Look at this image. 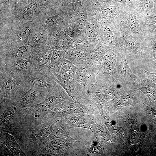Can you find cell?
<instances>
[{"instance_id": "obj_1", "label": "cell", "mask_w": 156, "mask_h": 156, "mask_svg": "<svg viewBox=\"0 0 156 156\" xmlns=\"http://www.w3.org/2000/svg\"><path fill=\"white\" fill-rule=\"evenodd\" d=\"M42 155H86L88 147L70 135L46 142Z\"/></svg>"}, {"instance_id": "obj_2", "label": "cell", "mask_w": 156, "mask_h": 156, "mask_svg": "<svg viewBox=\"0 0 156 156\" xmlns=\"http://www.w3.org/2000/svg\"><path fill=\"white\" fill-rule=\"evenodd\" d=\"M22 80L0 69L1 105L12 104L16 93L23 84Z\"/></svg>"}, {"instance_id": "obj_3", "label": "cell", "mask_w": 156, "mask_h": 156, "mask_svg": "<svg viewBox=\"0 0 156 156\" xmlns=\"http://www.w3.org/2000/svg\"><path fill=\"white\" fill-rule=\"evenodd\" d=\"M22 80L26 84L48 95L61 86L49 75L48 69L44 71L32 72Z\"/></svg>"}, {"instance_id": "obj_4", "label": "cell", "mask_w": 156, "mask_h": 156, "mask_svg": "<svg viewBox=\"0 0 156 156\" xmlns=\"http://www.w3.org/2000/svg\"><path fill=\"white\" fill-rule=\"evenodd\" d=\"M67 101L73 102L61 86L57 90L48 95L40 103L28 105L26 108L36 115L44 112L51 113L54 107L59 103Z\"/></svg>"}, {"instance_id": "obj_5", "label": "cell", "mask_w": 156, "mask_h": 156, "mask_svg": "<svg viewBox=\"0 0 156 156\" xmlns=\"http://www.w3.org/2000/svg\"><path fill=\"white\" fill-rule=\"evenodd\" d=\"M94 106L92 105H84L78 101H63L56 105L51 113L52 115L56 118L63 117L70 114L79 113L98 115V109Z\"/></svg>"}, {"instance_id": "obj_6", "label": "cell", "mask_w": 156, "mask_h": 156, "mask_svg": "<svg viewBox=\"0 0 156 156\" xmlns=\"http://www.w3.org/2000/svg\"><path fill=\"white\" fill-rule=\"evenodd\" d=\"M48 95L23 82L16 93L13 104L19 107L26 108L28 105L34 104L35 102L40 103Z\"/></svg>"}, {"instance_id": "obj_7", "label": "cell", "mask_w": 156, "mask_h": 156, "mask_svg": "<svg viewBox=\"0 0 156 156\" xmlns=\"http://www.w3.org/2000/svg\"><path fill=\"white\" fill-rule=\"evenodd\" d=\"M51 77L65 90L74 102L80 103L86 96L87 88L75 80L67 79L58 74L48 71Z\"/></svg>"}, {"instance_id": "obj_8", "label": "cell", "mask_w": 156, "mask_h": 156, "mask_svg": "<svg viewBox=\"0 0 156 156\" xmlns=\"http://www.w3.org/2000/svg\"><path fill=\"white\" fill-rule=\"evenodd\" d=\"M31 55L26 58L12 59L0 62V69L23 80L32 72Z\"/></svg>"}, {"instance_id": "obj_9", "label": "cell", "mask_w": 156, "mask_h": 156, "mask_svg": "<svg viewBox=\"0 0 156 156\" xmlns=\"http://www.w3.org/2000/svg\"><path fill=\"white\" fill-rule=\"evenodd\" d=\"M126 54L125 52L118 54L114 69L109 75L114 79L122 83L135 85L134 81L137 77L133 73L127 64Z\"/></svg>"}, {"instance_id": "obj_10", "label": "cell", "mask_w": 156, "mask_h": 156, "mask_svg": "<svg viewBox=\"0 0 156 156\" xmlns=\"http://www.w3.org/2000/svg\"><path fill=\"white\" fill-rule=\"evenodd\" d=\"M75 66V80L86 88H91L96 83V77L99 73L96 66L88 63Z\"/></svg>"}, {"instance_id": "obj_11", "label": "cell", "mask_w": 156, "mask_h": 156, "mask_svg": "<svg viewBox=\"0 0 156 156\" xmlns=\"http://www.w3.org/2000/svg\"><path fill=\"white\" fill-rule=\"evenodd\" d=\"M53 49L49 46L33 50L32 72L44 71L48 69L47 63L50 60Z\"/></svg>"}, {"instance_id": "obj_12", "label": "cell", "mask_w": 156, "mask_h": 156, "mask_svg": "<svg viewBox=\"0 0 156 156\" xmlns=\"http://www.w3.org/2000/svg\"><path fill=\"white\" fill-rule=\"evenodd\" d=\"M96 115L85 113L71 114L63 117L72 129L76 127L90 129Z\"/></svg>"}, {"instance_id": "obj_13", "label": "cell", "mask_w": 156, "mask_h": 156, "mask_svg": "<svg viewBox=\"0 0 156 156\" xmlns=\"http://www.w3.org/2000/svg\"><path fill=\"white\" fill-rule=\"evenodd\" d=\"M134 83L138 89L148 97L151 105L156 109V83L146 77L139 78L136 77Z\"/></svg>"}, {"instance_id": "obj_14", "label": "cell", "mask_w": 156, "mask_h": 156, "mask_svg": "<svg viewBox=\"0 0 156 156\" xmlns=\"http://www.w3.org/2000/svg\"><path fill=\"white\" fill-rule=\"evenodd\" d=\"M33 51L31 45L25 44L12 48L6 53L1 55L0 62L12 59L25 58L31 55Z\"/></svg>"}, {"instance_id": "obj_15", "label": "cell", "mask_w": 156, "mask_h": 156, "mask_svg": "<svg viewBox=\"0 0 156 156\" xmlns=\"http://www.w3.org/2000/svg\"><path fill=\"white\" fill-rule=\"evenodd\" d=\"M2 139L1 141V147L7 155L25 156L20 146L16 142L13 136L8 133H3Z\"/></svg>"}, {"instance_id": "obj_16", "label": "cell", "mask_w": 156, "mask_h": 156, "mask_svg": "<svg viewBox=\"0 0 156 156\" xmlns=\"http://www.w3.org/2000/svg\"><path fill=\"white\" fill-rule=\"evenodd\" d=\"M117 60L116 54L109 51L104 55L99 64L96 66L99 72L107 75H111L114 70Z\"/></svg>"}, {"instance_id": "obj_17", "label": "cell", "mask_w": 156, "mask_h": 156, "mask_svg": "<svg viewBox=\"0 0 156 156\" xmlns=\"http://www.w3.org/2000/svg\"><path fill=\"white\" fill-rule=\"evenodd\" d=\"M71 129L66 122L64 118L61 117L57 120L53 131L46 139L45 142L69 135V132Z\"/></svg>"}, {"instance_id": "obj_18", "label": "cell", "mask_w": 156, "mask_h": 156, "mask_svg": "<svg viewBox=\"0 0 156 156\" xmlns=\"http://www.w3.org/2000/svg\"><path fill=\"white\" fill-rule=\"evenodd\" d=\"M66 52L64 50L53 49V53L50 62L48 65L49 71L59 74L65 58Z\"/></svg>"}, {"instance_id": "obj_19", "label": "cell", "mask_w": 156, "mask_h": 156, "mask_svg": "<svg viewBox=\"0 0 156 156\" xmlns=\"http://www.w3.org/2000/svg\"><path fill=\"white\" fill-rule=\"evenodd\" d=\"M66 59L71 62L75 66L84 64L89 62L90 54L85 52L72 51H66Z\"/></svg>"}, {"instance_id": "obj_20", "label": "cell", "mask_w": 156, "mask_h": 156, "mask_svg": "<svg viewBox=\"0 0 156 156\" xmlns=\"http://www.w3.org/2000/svg\"><path fill=\"white\" fill-rule=\"evenodd\" d=\"M57 118H55L50 122L40 125L36 132L35 137L40 140L46 139L52 133Z\"/></svg>"}, {"instance_id": "obj_21", "label": "cell", "mask_w": 156, "mask_h": 156, "mask_svg": "<svg viewBox=\"0 0 156 156\" xmlns=\"http://www.w3.org/2000/svg\"><path fill=\"white\" fill-rule=\"evenodd\" d=\"M75 66L65 59L58 74L67 79L75 80Z\"/></svg>"}, {"instance_id": "obj_22", "label": "cell", "mask_w": 156, "mask_h": 156, "mask_svg": "<svg viewBox=\"0 0 156 156\" xmlns=\"http://www.w3.org/2000/svg\"><path fill=\"white\" fill-rule=\"evenodd\" d=\"M110 51L104 46H99L90 54V60L88 63L93 65L101 62L105 54Z\"/></svg>"}, {"instance_id": "obj_23", "label": "cell", "mask_w": 156, "mask_h": 156, "mask_svg": "<svg viewBox=\"0 0 156 156\" xmlns=\"http://www.w3.org/2000/svg\"><path fill=\"white\" fill-rule=\"evenodd\" d=\"M7 104L8 106L1 117V124H6L13 119L17 106L14 104Z\"/></svg>"}, {"instance_id": "obj_24", "label": "cell", "mask_w": 156, "mask_h": 156, "mask_svg": "<svg viewBox=\"0 0 156 156\" xmlns=\"http://www.w3.org/2000/svg\"><path fill=\"white\" fill-rule=\"evenodd\" d=\"M150 44L152 50V60L151 66L152 69L156 72V37L150 39Z\"/></svg>"}, {"instance_id": "obj_25", "label": "cell", "mask_w": 156, "mask_h": 156, "mask_svg": "<svg viewBox=\"0 0 156 156\" xmlns=\"http://www.w3.org/2000/svg\"><path fill=\"white\" fill-rule=\"evenodd\" d=\"M46 39L47 33L45 30H41L38 33L35 40L33 41V44L37 46L43 45Z\"/></svg>"}, {"instance_id": "obj_26", "label": "cell", "mask_w": 156, "mask_h": 156, "mask_svg": "<svg viewBox=\"0 0 156 156\" xmlns=\"http://www.w3.org/2000/svg\"><path fill=\"white\" fill-rule=\"evenodd\" d=\"M147 23L151 30L156 32V12H152L147 17Z\"/></svg>"}, {"instance_id": "obj_27", "label": "cell", "mask_w": 156, "mask_h": 156, "mask_svg": "<svg viewBox=\"0 0 156 156\" xmlns=\"http://www.w3.org/2000/svg\"><path fill=\"white\" fill-rule=\"evenodd\" d=\"M128 23L130 29L133 31L138 32L140 29L138 21L134 17L131 16L128 20Z\"/></svg>"}, {"instance_id": "obj_28", "label": "cell", "mask_w": 156, "mask_h": 156, "mask_svg": "<svg viewBox=\"0 0 156 156\" xmlns=\"http://www.w3.org/2000/svg\"><path fill=\"white\" fill-rule=\"evenodd\" d=\"M142 72L145 76L152 80L156 83V73H151L142 70Z\"/></svg>"}, {"instance_id": "obj_29", "label": "cell", "mask_w": 156, "mask_h": 156, "mask_svg": "<svg viewBox=\"0 0 156 156\" xmlns=\"http://www.w3.org/2000/svg\"><path fill=\"white\" fill-rule=\"evenodd\" d=\"M79 23L80 27H83L86 24V16L85 14L83 13H81L78 16Z\"/></svg>"}, {"instance_id": "obj_30", "label": "cell", "mask_w": 156, "mask_h": 156, "mask_svg": "<svg viewBox=\"0 0 156 156\" xmlns=\"http://www.w3.org/2000/svg\"><path fill=\"white\" fill-rule=\"evenodd\" d=\"M58 17L56 16H52L47 18L46 23L48 25H51L56 23L57 21Z\"/></svg>"}, {"instance_id": "obj_31", "label": "cell", "mask_w": 156, "mask_h": 156, "mask_svg": "<svg viewBox=\"0 0 156 156\" xmlns=\"http://www.w3.org/2000/svg\"><path fill=\"white\" fill-rule=\"evenodd\" d=\"M37 6L36 3L32 2L30 3L27 5L26 9L27 12H31L35 10Z\"/></svg>"}, {"instance_id": "obj_32", "label": "cell", "mask_w": 156, "mask_h": 156, "mask_svg": "<svg viewBox=\"0 0 156 156\" xmlns=\"http://www.w3.org/2000/svg\"><path fill=\"white\" fill-rule=\"evenodd\" d=\"M31 29L29 27H26L24 28L22 31V33L25 37H28L31 33Z\"/></svg>"}, {"instance_id": "obj_33", "label": "cell", "mask_w": 156, "mask_h": 156, "mask_svg": "<svg viewBox=\"0 0 156 156\" xmlns=\"http://www.w3.org/2000/svg\"><path fill=\"white\" fill-rule=\"evenodd\" d=\"M116 8L114 6L107 5L104 7L103 8L104 11L105 12H110L114 11Z\"/></svg>"}, {"instance_id": "obj_34", "label": "cell", "mask_w": 156, "mask_h": 156, "mask_svg": "<svg viewBox=\"0 0 156 156\" xmlns=\"http://www.w3.org/2000/svg\"><path fill=\"white\" fill-rule=\"evenodd\" d=\"M124 1L127 3H131L133 2L134 0H124Z\"/></svg>"}]
</instances>
